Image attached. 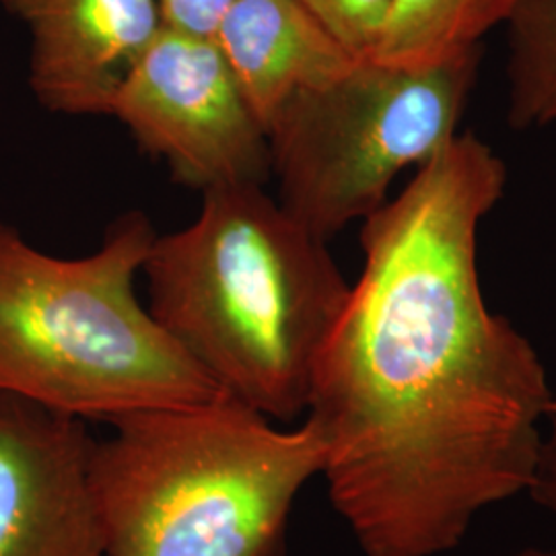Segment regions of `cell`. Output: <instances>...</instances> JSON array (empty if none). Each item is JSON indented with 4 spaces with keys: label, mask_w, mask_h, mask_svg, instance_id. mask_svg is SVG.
I'll return each instance as SVG.
<instances>
[{
    "label": "cell",
    "mask_w": 556,
    "mask_h": 556,
    "mask_svg": "<svg viewBox=\"0 0 556 556\" xmlns=\"http://www.w3.org/2000/svg\"><path fill=\"white\" fill-rule=\"evenodd\" d=\"M110 116L202 194L264 186L270 144L213 36L163 25L119 85Z\"/></svg>",
    "instance_id": "8992f818"
},
{
    "label": "cell",
    "mask_w": 556,
    "mask_h": 556,
    "mask_svg": "<svg viewBox=\"0 0 556 556\" xmlns=\"http://www.w3.org/2000/svg\"><path fill=\"white\" fill-rule=\"evenodd\" d=\"M392 0H303L353 56L369 59Z\"/></svg>",
    "instance_id": "7c38bea8"
},
{
    "label": "cell",
    "mask_w": 556,
    "mask_h": 556,
    "mask_svg": "<svg viewBox=\"0 0 556 556\" xmlns=\"http://www.w3.org/2000/svg\"><path fill=\"white\" fill-rule=\"evenodd\" d=\"M155 238L130 211L98 252L59 258L0 220V390L108 425L225 396L135 293Z\"/></svg>",
    "instance_id": "277c9868"
},
{
    "label": "cell",
    "mask_w": 556,
    "mask_h": 556,
    "mask_svg": "<svg viewBox=\"0 0 556 556\" xmlns=\"http://www.w3.org/2000/svg\"><path fill=\"white\" fill-rule=\"evenodd\" d=\"M509 556H556V548H538V546H530V548H521L514 555Z\"/></svg>",
    "instance_id": "9a60e30c"
},
{
    "label": "cell",
    "mask_w": 556,
    "mask_h": 556,
    "mask_svg": "<svg viewBox=\"0 0 556 556\" xmlns=\"http://www.w3.org/2000/svg\"><path fill=\"white\" fill-rule=\"evenodd\" d=\"M31 34L29 87L41 108L110 116L119 85L163 23L157 0H0Z\"/></svg>",
    "instance_id": "ba28073f"
},
{
    "label": "cell",
    "mask_w": 556,
    "mask_h": 556,
    "mask_svg": "<svg viewBox=\"0 0 556 556\" xmlns=\"http://www.w3.org/2000/svg\"><path fill=\"white\" fill-rule=\"evenodd\" d=\"M142 273L153 318L227 396L277 422L307 413L351 285L262 186L204 192L199 217L155 238Z\"/></svg>",
    "instance_id": "7a4b0ae2"
},
{
    "label": "cell",
    "mask_w": 556,
    "mask_h": 556,
    "mask_svg": "<svg viewBox=\"0 0 556 556\" xmlns=\"http://www.w3.org/2000/svg\"><path fill=\"white\" fill-rule=\"evenodd\" d=\"M528 497L536 503L538 509L553 517L556 523V394L544 422L536 470L528 489Z\"/></svg>",
    "instance_id": "5bb4252c"
},
{
    "label": "cell",
    "mask_w": 556,
    "mask_h": 556,
    "mask_svg": "<svg viewBox=\"0 0 556 556\" xmlns=\"http://www.w3.org/2000/svg\"><path fill=\"white\" fill-rule=\"evenodd\" d=\"M480 48L429 66L358 59L299 91L268 128L278 202L328 241L388 202L392 181L456 139Z\"/></svg>",
    "instance_id": "5b68a950"
},
{
    "label": "cell",
    "mask_w": 556,
    "mask_h": 556,
    "mask_svg": "<svg viewBox=\"0 0 556 556\" xmlns=\"http://www.w3.org/2000/svg\"><path fill=\"white\" fill-rule=\"evenodd\" d=\"M505 184L497 153L457 135L363 220V273L305 417L326 443L330 503L365 556L450 555L532 484L555 394L478 273V229Z\"/></svg>",
    "instance_id": "6da1fadb"
},
{
    "label": "cell",
    "mask_w": 556,
    "mask_h": 556,
    "mask_svg": "<svg viewBox=\"0 0 556 556\" xmlns=\"http://www.w3.org/2000/svg\"><path fill=\"white\" fill-rule=\"evenodd\" d=\"M163 23L181 31L213 36L236 0H157Z\"/></svg>",
    "instance_id": "4fadbf2b"
},
{
    "label": "cell",
    "mask_w": 556,
    "mask_h": 556,
    "mask_svg": "<svg viewBox=\"0 0 556 556\" xmlns=\"http://www.w3.org/2000/svg\"><path fill=\"white\" fill-rule=\"evenodd\" d=\"M87 422L0 390V556H108Z\"/></svg>",
    "instance_id": "52a82bcc"
},
{
    "label": "cell",
    "mask_w": 556,
    "mask_h": 556,
    "mask_svg": "<svg viewBox=\"0 0 556 556\" xmlns=\"http://www.w3.org/2000/svg\"><path fill=\"white\" fill-rule=\"evenodd\" d=\"M517 0H392L369 59L397 66H429L480 48L509 20Z\"/></svg>",
    "instance_id": "30bf717a"
},
{
    "label": "cell",
    "mask_w": 556,
    "mask_h": 556,
    "mask_svg": "<svg viewBox=\"0 0 556 556\" xmlns=\"http://www.w3.org/2000/svg\"><path fill=\"white\" fill-rule=\"evenodd\" d=\"M505 25L509 126L530 130L556 124V0H517Z\"/></svg>",
    "instance_id": "8fae6325"
},
{
    "label": "cell",
    "mask_w": 556,
    "mask_h": 556,
    "mask_svg": "<svg viewBox=\"0 0 556 556\" xmlns=\"http://www.w3.org/2000/svg\"><path fill=\"white\" fill-rule=\"evenodd\" d=\"M213 38L266 135L299 91L337 79L358 60L303 0H236Z\"/></svg>",
    "instance_id": "9c48e42d"
},
{
    "label": "cell",
    "mask_w": 556,
    "mask_h": 556,
    "mask_svg": "<svg viewBox=\"0 0 556 556\" xmlns=\"http://www.w3.org/2000/svg\"><path fill=\"white\" fill-rule=\"evenodd\" d=\"M93 439L89 484L108 556H287L299 493L326 443L233 397L149 410Z\"/></svg>",
    "instance_id": "3957f363"
}]
</instances>
